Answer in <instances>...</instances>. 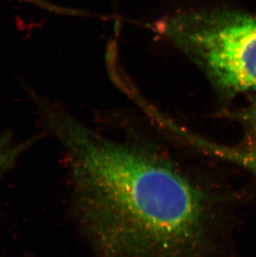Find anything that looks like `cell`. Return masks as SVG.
<instances>
[{
    "instance_id": "6",
    "label": "cell",
    "mask_w": 256,
    "mask_h": 257,
    "mask_svg": "<svg viewBox=\"0 0 256 257\" xmlns=\"http://www.w3.org/2000/svg\"><path fill=\"white\" fill-rule=\"evenodd\" d=\"M27 1H29V2H34V3H39L40 5H43L44 6H45V4L44 2H42L40 0H27Z\"/></svg>"
},
{
    "instance_id": "2",
    "label": "cell",
    "mask_w": 256,
    "mask_h": 257,
    "mask_svg": "<svg viewBox=\"0 0 256 257\" xmlns=\"http://www.w3.org/2000/svg\"><path fill=\"white\" fill-rule=\"evenodd\" d=\"M172 41L226 95L256 92V16L227 11L187 13Z\"/></svg>"
},
{
    "instance_id": "5",
    "label": "cell",
    "mask_w": 256,
    "mask_h": 257,
    "mask_svg": "<svg viewBox=\"0 0 256 257\" xmlns=\"http://www.w3.org/2000/svg\"><path fill=\"white\" fill-rule=\"evenodd\" d=\"M239 167L244 168L247 172H250L256 178V163L253 162H243L239 164Z\"/></svg>"
},
{
    "instance_id": "1",
    "label": "cell",
    "mask_w": 256,
    "mask_h": 257,
    "mask_svg": "<svg viewBox=\"0 0 256 257\" xmlns=\"http://www.w3.org/2000/svg\"><path fill=\"white\" fill-rule=\"evenodd\" d=\"M81 225L98 257H217L225 197L158 146L112 139L51 109Z\"/></svg>"
},
{
    "instance_id": "3",
    "label": "cell",
    "mask_w": 256,
    "mask_h": 257,
    "mask_svg": "<svg viewBox=\"0 0 256 257\" xmlns=\"http://www.w3.org/2000/svg\"><path fill=\"white\" fill-rule=\"evenodd\" d=\"M237 118L241 121L246 134L243 147L215 145L214 155L238 165L242 162L256 163V97L239 112Z\"/></svg>"
},
{
    "instance_id": "4",
    "label": "cell",
    "mask_w": 256,
    "mask_h": 257,
    "mask_svg": "<svg viewBox=\"0 0 256 257\" xmlns=\"http://www.w3.org/2000/svg\"><path fill=\"white\" fill-rule=\"evenodd\" d=\"M24 149V144L15 143L9 136H0V177L12 168Z\"/></svg>"
}]
</instances>
